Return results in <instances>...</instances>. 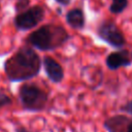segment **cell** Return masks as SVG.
<instances>
[{"mask_svg":"<svg viewBox=\"0 0 132 132\" xmlns=\"http://www.w3.org/2000/svg\"><path fill=\"white\" fill-rule=\"evenodd\" d=\"M4 70L11 81L29 79L38 74L40 59L31 47L23 46L5 62Z\"/></svg>","mask_w":132,"mask_h":132,"instance_id":"1","label":"cell"},{"mask_svg":"<svg viewBox=\"0 0 132 132\" xmlns=\"http://www.w3.org/2000/svg\"><path fill=\"white\" fill-rule=\"evenodd\" d=\"M68 38L67 32L62 27L45 25L29 34L26 41L40 51H52L61 46Z\"/></svg>","mask_w":132,"mask_h":132,"instance_id":"2","label":"cell"},{"mask_svg":"<svg viewBox=\"0 0 132 132\" xmlns=\"http://www.w3.org/2000/svg\"><path fill=\"white\" fill-rule=\"evenodd\" d=\"M19 96L24 108L31 111L42 110L47 103L46 93L35 85H23L19 90Z\"/></svg>","mask_w":132,"mask_h":132,"instance_id":"3","label":"cell"},{"mask_svg":"<svg viewBox=\"0 0 132 132\" xmlns=\"http://www.w3.org/2000/svg\"><path fill=\"white\" fill-rule=\"evenodd\" d=\"M44 16V10L41 6L35 5L20 12L14 18V25L20 30H29L37 26Z\"/></svg>","mask_w":132,"mask_h":132,"instance_id":"4","label":"cell"},{"mask_svg":"<svg viewBox=\"0 0 132 132\" xmlns=\"http://www.w3.org/2000/svg\"><path fill=\"white\" fill-rule=\"evenodd\" d=\"M97 33L102 40H104L105 42H107L109 45L113 47L120 48L126 43L123 33L121 32L119 27L112 22H109V21L102 22L98 27Z\"/></svg>","mask_w":132,"mask_h":132,"instance_id":"5","label":"cell"},{"mask_svg":"<svg viewBox=\"0 0 132 132\" xmlns=\"http://www.w3.org/2000/svg\"><path fill=\"white\" fill-rule=\"evenodd\" d=\"M131 64V59L129 52L126 50L110 53L106 58V66L110 70H117L120 67L129 66Z\"/></svg>","mask_w":132,"mask_h":132,"instance_id":"6","label":"cell"},{"mask_svg":"<svg viewBox=\"0 0 132 132\" xmlns=\"http://www.w3.org/2000/svg\"><path fill=\"white\" fill-rule=\"evenodd\" d=\"M42 62L48 78L54 82H60L64 77V71L62 66L51 57H44Z\"/></svg>","mask_w":132,"mask_h":132,"instance_id":"7","label":"cell"},{"mask_svg":"<svg viewBox=\"0 0 132 132\" xmlns=\"http://www.w3.org/2000/svg\"><path fill=\"white\" fill-rule=\"evenodd\" d=\"M66 21L67 24L76 30H80L85 26V15L81 9L79 8H73L69 10L66 14Z\"/></svg>","mask_w":132,"mask_h":132,"instance_id":"8","label":"cell"},{"mask_svg":"<svg viewBox=\"0 0 132 132\" xmlns=\"http://www.w3.org/2000/svg\"><path fill=\"white\" fill-rule=\"evenodd\" d=\"M128 6V0H111L109 10L112 13H121Z\"/></svg>","mask_w":132,"mask_h":132,"instance_id":"9","label":"cell"},{"mask_svg":"<svg viewBox=\"0 0 132 132\" xmlns=\"http://www.w3.org/2000/svg\"><path fill=\"white\" fill-rule=\"evenodd\" d=\"M29 4H30V0H18L15 2V10L18 12H22L28 8Z\"/></svg>","mask_w":132,"mask_h":132,"instance_id":"10","label":"cell"},{"mask_svg":"<svg viewBox=\"0 0 132 132\" xmlns=\"http://www.w3.org/2000/svg\"><path fill=\"white\" fill-rule=\"evenodd\" d=\"M11 103V99L10 97L2 90H0V107L2 106H5V105H8Z\"/></svg>","mask_w":132,"mask_h":132,"instance_id":"11","label":"cell"},{"mask_svg":"<svg viewBox=\"0 0 132 132\" xmlns=\"http://www.w3.org/2000/svg\"><path fill=\"white\" fill-rule=\"evenodd\" d=\"M121 110L127 111V112H129V113L132 114V100H130V101L127 102L124 106H122V107H121Z\"/></svg>","mask_w":132,"mask_h":132,"instance_id":"12","label":"cell"},{"mask_svg":"<svg viewBox=\"0 0 132 132\" xmlns=\"http://www.w3.org/2000/svg\"><path fill=\"white\" fill-rule=\"evenodd\" d=\"M55 1L60 3V4H62V5H68L71 0H55Z\"/></svg>","mask_w":132,"mask_h":132,"instance_id":"13","label":"cell"},{"mask_svg":"<svg viewBox=\"0 0 132 132\" xmlns=\"http://www.w3.org/2000/svg\"><path fill=\"white\" fill-rule=\"evenodd\" d=\"M15 132H30V131H28V130L25 129L24 127H19V128L15 129Z\"/></svg>","mask_w":132,"mask_h":132,"instance_id":"14","label":"cell"},{"mask_svg":"<svg viewBox=\"0 0 132 132\" xmlns=\"http://www.w3.org/2000/svg\"><path fill=\"white\" fill-rule=\"evenodd\" d=\"M127 132H132V121H130L127 125Z\"/></svg>","mask_w":132,"mask_h":132,"instance_id":"15","label":"cell"}]
</instances>
